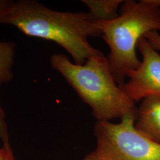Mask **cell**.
I'll return each mask as SVG.
<instances>
[{"mask_svg":"<svg viewBox=\"0 0 160 160\" xmlns=\"http://www.w3.org/2000/svg\"><path fill=\"white\" fill-rule=\"evenodd\" d=\"M137 48L142 61L137 69L126 74L129 81L119 86L135 103L149 96L160 97V54L143 36L139 39Z\"/></svg>","mask_w":160,"mask_h":160,"instance_id":"5b68a950","label":"cell"},{"mask_svg":"<svg viewBox=\"0 0 160 160\" xmlns=\"http://www.w3.org/2000/svg\"><path fill=\"white\" fill-rule=\"evenodd\" d=\"M15 1L13 0H0V24L6 16L7 12L14 4Z\"/></svg>","mask_w":160,"mask_h":160,"instance_id":"8fae6325","label":"cell"},{"mask_svg":"<svg viewBox=\"0 0 160 160\" xmlns=\"http://www.w3.org/2000/svg\"><path fill=\"white\" fill-rule=\"evenodd\" d=\"M52 68L61 75L80 98L92 109L97 121H108L137 116L135 102L117 84L103 53L89 58L82 65L71 62L61 53L52 55Z\"/></svg>","mask_w":160,"mask_h":160,"instance_id":"7a4b0ae2","label":"cell"},{"mask_svg":"<svg viewBox=\"0 0 160 160\" xmlns=\"http://www.w3.org/2000/svg\"><path fill=\"white\" fill-rule=\"evenodd\" d=\"M136 119L128 116L119 123L96 121V147L82 160H160V145L136 130Z\"/></svg>","mask_w":160,"mask_h":160,"instance_id":"277c9868","label":"cell"},{"mask_svg":"<svg viewBox=\"0 0 160 160\" xmlns=\"http://www.w3.org/2000/svg\"><path fill=\"white\" fill-rule=\"evenodd\" d=\"M29 36L51 40L63 48L75 64L82 65L102 52L95 49L88 37L102 36L98 21L88 12H58L34 0L14 1L3 21Z\"/></svg>","mask_w":160,"mask_h":160,"instance_id":"6da1fadb","label":"cell"},{"mask_svg":"<svg viewBox=\"0 0 160 160\" xmlns=\"http://www.w3.org/2000/svg\"><path fill=\"white\" fill-rule=\"evenodd\" d=\"M120 12L112 20L98 21L102 37L110 48V71L118 86L141 65L136 53L139 39L149 32L160 30V7L153 0L125 1Z\"/></svg>","mask_w":160,"mask_h":160,"instance_id":"3957f363","label":"cell"},{"mask_svg":"<svg viewBox=\"0 0 160 160\" xmlns=\"http://www.w3.org/2000/svg\"><path fill=\"white\" fill-rule=\"evenodd\" d=\"M157 51L160 50V34L158 31H151L143 36Z\"/></svg>","mask_w":160,"mask_h":160,"instance_id":"30bf717a","label":"cell"},{"mask_svg":"<svg viewBox=\"0 0 160 160\" xmlns=\"http://www.w3.org/2000/svg\"><path fill=\"white\" fill-rule=\"evenodd\" d=\"M0 138L3 146L10 147V136L6 121V115L0 101Z\"/></svg>","mask_w":160,"mask_h":160,"instance_id":"9c48e42d","label":"cell"},{"mask_svg":"<svg viewBox=\"0 0 160 160\" xmlns=\"http://www.w3.org/2000/svg\"><path fill=\"white\" fill-rule=\"evenodd\" d=\"M135 128L145 137L160 145V97L149 96L138 107Z\"/></svg>","mask_w":160,"mask_h":160,"instance_id":"8992f818","label":"cell"},{"mask_svg":"<svg viewBox=\"0 0 160 160\" xmlns=\"http://www.w3.org/2000/svg\"><path fill=\"white\" fill-rule=\"evenodd\" d=\"M154 2L156 4H157L158 6H159L160 7V0H153Z\"/></svg>","mask_w":160,"mask_h":160,"instance_id":"4fadbf2b","label":"cell"},{"mask_svg":"<svg viewBox=\"0 0 160 160\" xmlns=\"http://www.w3.org/2000/svg\"><path fill=\"white\" fill-rule=\"evenodd\" d=\"M16 44L12 41H0V86L8 83L14 77Z\"/></svg>","mask_w":160,"mask_h":160,"instance_id":"ba28073f","label":"cell"},{"mask_svg":"<svg viewBox=\"0 0 160 160\" xmlns=\"http://www.w3.org/2000/svg\"><path fill=\"white\" fill-rule=\"evenodd\" d=\"M0 160H15L11 147L2 146L0 148Z\"/></svg>","mask_w":160,"mask_h":160,"instance_id":"7c38bea8","label":"cell"},{"mask_svg":"<svg viewBox=\"0 0 160 160\" xmlns=\"http://www.w3.org/2000/svg\"><path fill=\"white\" fill-rule=\"evenodd\" d=\"M123 0H82L89 13L97 21H110L119 16L118 10Z\"/></svg>","mask_w":160,"mask_h":160,"instance_id":"52a82bcc","label":"cell"}]
</instances>
